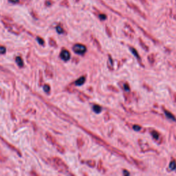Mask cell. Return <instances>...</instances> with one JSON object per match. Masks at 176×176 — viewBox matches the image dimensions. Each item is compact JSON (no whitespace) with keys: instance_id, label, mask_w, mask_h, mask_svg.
Listing matches in <instances>:
<instances>
[{"instance_id":"obj_35","label":"cell","mask_w":176,"mask_h":176,"mask_svg":"<svg viewBox=\"0 0 176 176\" xmlns=\"http://www.w3.org/2000/svg\"><path fill=\"white\" fill-rule=\"evenodd\" d=\"M73 1H74L75 3H78L80 2V0H73Z\"/></svg>"},{"instance_id":"obj_16","label":"cell","mask_w":176,"mask_h":176,"mask_svg":"<svg viewBox=\"0 0 176 176\" xmlns=\"http://www.w3.org/2000/svg\"><path fill=\"white\" fill-rule=\"evenodd\" d=\"M151 134L153 138L156 139V140H158V139L159 138L160 135H159L157 131H151Z\"/></svg>"},{"instance_id":"obj_23","label":"cell","mask_w":176,"mask_h":176,"mask_svg":"<svg viewBox=\"0 0 176 176\" xmlns=\"http://www.w3.org/2000/svg\"><path fill=\"white\" fill-rule=\"evenodd\" d=\"M87 164L90 167H94L95 165H96V162H95L94 160H89L87 162Z\"/></svg>"},{"instance_id":"obj_5","label":"cell","mask_w":176,"mask_h":176,"mask_svg":"<svg viewBox=\"0 0 176 176\" xmlns=\"http://www.w3.org/2000/svg\"><path fill=\"white\" fill-rule=\"evenodd\" d=\"M60 57L62 60H63L65 61H68L70 59V53L66 50H63L61 52L60 54Z\"/></svg>"},{"instance_id":"obj_7","label":"cell","mask_w":176,"mask_h":176,"mask_svg":"<svg viewBox=\"0 0 176 176\" xmlns=\"http://www.w3.org/2000/svg\"><path fill=\"white\" fill-rule=\"evenodd\" d=\"M46 137L47 140L50 143L52 144V145H54L57 144V140H56V139H55L52 135L50 134L49 133H47L46 134Z\"/></svg>"},{"instance_id":"obj_9","label":"cell","mask_w":176,"mask_h":176,"mask_svg":"<svg viewBox=\"0 0 176 176\" xmlns=\"http://www.w3.org/2000/svg\"><path fill=\"white\" fill-rule=\"evenodd\" d=\"M164 112L166 116L168 118L171 119V120H173V121H176V118H175V116H174L171 113L169 112H168L167 110H166V109L164 110Z\"/></svg>"},{"instance_id":"obj_24","label":"cell","mask_w":176,"mask_h":176,"mask_svg":"<svg viewBox=\"0 0 176 176\" xmlns=\"http://www.w3.org/2000/svg\"><path fill=\"white\" fill-rule=\"evenodd\" d=\"M37 41L39 42V43L40 44V45H42V46H43L44 43H45V41H44V40L42 39V38L39 37H37Z\"/></svg>"},{"instance_id":"obj_10","label":"cell","mask_w":176,"mask_h":176,"mask_svg":"<svg viewBox=\"0 0 176 176\" xmlns=\"http://www.w3.org/2000/svg\"><path fill=\"white\" fill-rule=\"evenodd\" d=\"M16 63H17L18 66L19 67H20V68H22L23 66H24V61H23V60H22L21 57H16Z\"/></svg>"},{"instance_id":"obj_26","label":"cell","mask_w":176,"mask_h":176,"mask_svg":"<svg viewBox=\"0 0 176 176\" xmlns=\"http://www.w3.org/2000/svg\"><path fill=\"white\" fill-rule=\"evenodd\" d=\"M6 49L4 46H0V54H5L6 53Z\"/></svg>"},{"instance_id":"obj_17","label":"cell","mask_w":176,"mask_h":176,"mask_svg":"<svg viewBox=\"0 0 176 176\" xmlns=\"http://www.w3.org/2000/svg\"><path fill=\"white\" fill-rule=\"evenodd\" d=\"M98 18L101 21H105V20L107 19V15H106L105 14L101 13L98 15Z\"/></svg>"},{"instance_id":"obj_2","label":"cell","mask_w":176,"mask_h":176,"mask_svg":"<svg viewBox=\"0 0 176 176\" xmlns=\"http://www.w3.org/2000/svg\"><path fill=\"white\" fill-rule=\"evenodd\" d=\"M48 106L50 107L52 109V111L54 112L58 116H59L60 118H61L62 119H64L65 120H67L68 122H70V123H74V122H72L73 119L72 118H70V116H68L67 115L65 114L64 113L61 112V111H60L59 109H57V108L55 107H54V106L51 105H50V104H48Z\"/></svg>"},{"instance_id":"obj_20","label":"cell","mask_w":176,"mask_h":176,"mask_svg":"<svg viewBox=\"0 0 176 176\" xmlns=\"http://www.w3.org/2000/svg\"><path fill=\"white\" fill-rule=\"evenodd\" d=\"M83 140L81 138H79L77 140V145H78V147L79 148L82 147V146L83 145Z\"/></svg>"},{"instance_id":"obj_1","label":"cell","mask_w":176,"mask_h":176,"mask_svg":"<svg viewBox=\"0 0 176 176\" xmlns=\"http://www.w3.org/2000/svg\"><path fill=\"white\" fill-rule=\"evenodd\" d=\"M2 22L3 24H4L5 27H6L10 32L14 33V34L19 35V34H20V33L22 31H24L23 27L21 26L15 24H10L9 22L5 21L4 20H3Z\"/></svg>"},{"instance_id":"obj_21","label":"cell","mask_w":176,"mask_h":176,"mask_svg":"<svg viewBox=\"0 0 176 176\" xmlns=\"http://www.w3.org/2000/svg\"><path fill=\"white\" fill-rule=\"evenodd\" d=\"M53 4H54V2L52 0H46V2H45V5L48 7L51 6Z\"/></svg>"},{"instance_id":"obj_12","label":"cell","mask_w":176,"mask_h":176,"mask_svg":"<svg viewBox=\"0 0 176 176\" xmlns=\"http://www.w3.org/2000/svg\"><path fill=\"white\" fill-rule=\"evenodd\" d=\"M130 50H131V52L133 53L134 54L135 57H136L137 59H138L139 61H140V60H141L140 59V56H139L138 52H137V51L136 50V49L134 48H131H131H130Z\"/></svg>"},{"instance_id":"obj_13","label":"cell","mask_w":176,"mask_h":176,"mask_svg":"<svg viewBox=\"0 0 176 176\" xmlns=\"http://www.w3.org/2000/svg\"><path fill=\"white\" fill-rule=\"evenodd\" d=\"M60 6H65V7L70 6L68 0H63V1H61V2L60 3Z\"/></svg>"},{"instance_id":"obj_8","label":"cell","mask_w":176,"mask_h":176,"mask_svg":"<svg viewBox=\"0 0 176 176\" xmlns=\"http://www.w3.org/2000/svg\"><path fill=\"white\" fill-rule=\"evenodd\" d=\"M85 80H86L85 76L80 77L79 79H77L76 81L74 82V84L76 85H83V84L85 83Z\"/></svg>"},{"instance_id":"obj_32","label":"cell","mask_w":176,"mask_h":176,"mask_svg":"<svg viewBox=\"0 0 176 176\" xmlns=\"http://www.w3.org/2000/svg\"><path fill=\"white\" fill-rule=\"evenodd\" d=\"M123 174L125 175H129V173L127 171H126V170H124L123 171Z\"/></svg>"},{"instance_id":"obj_3","label":"cell","mask_w":176,"mask_h":176,"mask_svg":"<svg viewBox=\"0 0 176 176\" xmlns=\"http://www.w3.org/2000/svg\"><path fill=\"white\" fill-rule=\"evenodd\" d=\"M53 164L58 169L61 170V171H67L68 170V167L66 166L63 161L59 158H54L52 159Z\"/></svg>"},{"instance_id":"obj_33","label":"cell","mask_w":176,"mask_h":176,"mask_svg":"<svg viewBox=\"0 0 176 176\" xmlns=\"http://www.w3.org/2000/svg\"><path fill=\"white\" fill-rule=\"evenodd\" d=\"M31 1H32V0H24L25 3H26V5H28L31 2Z\"/></svg>"},{"instance_id":"obj_36","label":"cell","mask_w":176,"mask_h":176,"mask_svg":"<svg viewBox=\"0 0 176 176\" xmlns=\"http://www.w3.org/2000/svg\"><path fill=\"white\" fill-rule=\"evenodd\" d=\"M2 92H3L2 90L0 89V95H2Z\"/></svg>"},{"instance_id":"obj_19","label":"cell","mask_w":176,"mask_h":176,"mask_svg":"<svg viewBox=\"0 0 176 176\" xmlns=\"http://www.w3.org/2000/svg\"><path fill=\"white\" fill-rule=\"evenodd\" d=\"M43 90L45 92H46V93L50 92V85H48V84L45 85L43 86Z\"/></svg>"},{"instance_id":"obj_15","label":"cell","mask_w":176,"mask_h":176,"mask_svg":"<svg viewBox=\"0 0 176 176\" xmlns=\"http://www.w3.org/2000/svg\"><path fill=\"white\" fill-rule=\"evenodd\" d=\"M55 145H56V147H57V151H59L60 153H63L65 152V149H64V148L62 146L59 145H58V144H56Z\"/></svg>"},{"instance_id":"obj_22","label":"cell","mask_w":176,"mask_h":176,"mask_svg":"<svg viewBox=\"0 0 176 176\" xmlns=\"http://www.w3.org/2000/svg\"><path fill=\"white\" fill-rule=\"evenodd\" d=\"M49 42H50V45L51 46H57V43L55 41V40L54 39H52V38L50 39V41Z\"/></svg>"},{"instance_id":"obj_38","label":"cell","mask_w":176,"mask_h":176,"mask_svg":"<svg viewBox=\"0 0 176 176\" xmlns=\"http://www.w3.org/2000/svg\"><path fill=\"white\" fill-rule=\"evenodd\" d=\"M175 1H176V0H175Z\"/></svg>"},{"instance_id":"obj_37","label":"cell","mask_w":176,"mask_h":176,"mask_svg":"<svg viewBox=\"0 0 176 176\" xmlns=\"http://www.w3.org/2000/svg\"><path fill=\"white\" fill-rule=\"evenodd\" d=\"M141 2H142L146 3V0H141Z\"/></svg>"},{"instance_id":"obj_18","label":"cell","mask_w":176,"mask_h":176,"mask_svg":"<svg viewBox=\"0 0 176 176\" xmlns=\"http://www.w3.org/2000/svg\"><path fill=\"white\" fill-rule=\"evenodd\" d=\"M56 30L59 34H63L64 32V30L60 26H58L56 27Z\"/></svg>"},{"instance_id":"obj_28","label":"cell","mask_w":176,"mask_h":176,"mask_svg":"<svg viewBox=\"0 0 176 176\" xmlns=\"http://www.w3.org/2000/svg\"><path fill=\"white\" fill-rule=\"evenodd\" d=\"M46 75L48 76V77H50V78H52L53 76V74L52 72H51V71L48 70H46Z\"/></svg>"},{"instance_id":"obj_29","label":"cell","mask_w":176,"mask_h":176,"mask_svg":"<svg viewBox=\"0 0 176 176\" xmlns=\"http://www.w3.org/2000/svg\"><path fill=\"white\" fill-rule=\"evenodd\" d=\"M124 89H125V90L129 92V91L130 90V88H129V84H127V83L125 84V85H124Z\"/></svg>"},{"instance_id":"obj_34","label":"cell","mask_w":176,"mask_h":176,"mask_svg":"<svg viewBox=\"0 0 176 176\" xmlns=\"http://www.w3.org/2000/svg\"><path fill=\"white\" fill-rule=\"evenodd\" d=\"M5 160V158H4L3 156H2L1 155H0V161H4Z\"/></svg>"},{"instance_id":"obj_6","label":"cell","mask_w":176,"mask_h":176,"mask_svg":"<svg viewBox=\"0 0 176 176\" xmlns=\"http://www.w3.org/2000/svg\"><path fill=\"white\" fill-rule=\"evenodd\" d=\"M127 5L130 7V8H132L133 10H134L136 13L140 14L141 16H142V17H145V16L144 13H142L141 12V10L139 9V8L136 5L134 4H133V3H127Z\"/></svg>"},{"instance_id":"obj_4","label":"cell","mask_w":176,"mask_h":176,"mask_svg":"<svg viewBox=\"0 0 176 176\" xmlns=\"http://www.w3.org/2000/svg\"><path fill=\"white\" fill-rule=\"evenodd\" d=\"M72 50L75 53H76L78 54L83 55L86 52V51H87V48H86L85 46H84V45L77 43L75 44L74 46H73Z\"/></svg>"},{"instance_id":"obj_25","label":"cell","mask_w":176,"mask_h":176,"mask_svg":"<svg viewBox=\"0 0 176 176\" xmlns=\"http://www.w3.org/2000/svg\"><path fill=\"white\" fill-rule=\"evenodd\" d=\"M148 60L149 61V62L151 63H153L154 62V60H155V58H154L153 54H151L148 57Z\"/></svg>"},{"instance_id":"obj_11","label":"cell","mask_w":176,"mask_h":176,"mask_svg":"<svg viewBox=\"0 0 176 176\" xmlns=\"http://www.w3.org/2000/svg\"><path fill=\"white\" fill-rule=\"evenodd\" d=\"M93 111H94L95 113H96V114H99V113L101 112L102 108L101 106L95 105L93 106Z\"/></svg>"},{"instance_id":"obj_31","label":"cell","mask_w":176,"mask_h":176,"mask_svg":"<svg viewBox=\"0 0 176 176\" xmlns=\"http://www.w3.org/2000/svg\"><path fill=\"white\" fill-rule=\"evenodd\" d=\"M9 2L13 4H18L19 2V0H8Z\"/></svg>"},{"instance_id":"obj_27","label":"cell","mask_w":176,"mask_h":176,"mask_svg":"<svg viewBox=\"0 0 176 176\" xmlns=\"http://www.w3.org/2000/svg\"><path fill=\"white\" fill-rule=\"evenodd\" d=\"M133 129H134V131H139L140 130H141V127L140 125H135L133 126Z\"/></svg>"},{"instance_id":"obj_14","label":"cell","mask_w":176,"mask_h":176,"mask_svg":"<svg viewBox=\"0 0 176 176\" xmlns=\"http://www.w3.org/2000/svg\"><path fill=\"white\" fill-rule=\"evenodd\" d=\"M169 168L171 170H175L176 169V162L175 161H171L169 164Z\"/></svg>"},{"instance_id":"obj_30","label":"cell","mask_w":176,"mask_h":176,"mask_svg":"<svg viewBox=\"0 0 176 176\" xmlns=\"http://www.w3.org/2000/svg\"><path fill=\"white\" fill-rule=\"evenodd\" d=\"M106 32H107V33L108 34V35L109 36V37H111V36H112V32H111V30H110L109 28L107 26H106Z\"/></svg>"}]
</instances>
